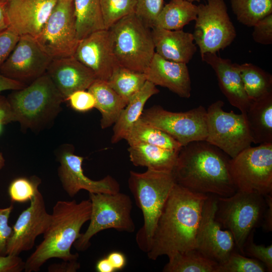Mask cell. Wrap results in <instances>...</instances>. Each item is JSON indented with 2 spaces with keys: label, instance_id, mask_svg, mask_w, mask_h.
Masks as SVG:
<instances>
[{
  "label": "cell",
  "instance_id": "cell-16",
  "mask_svg": "<svg viewBox=\"0 0 272 272\" xmlns=\"http://www.w3.org/2000/svg\"><path fill=\"white\" fill-rule=\"evenodd\" d=\"M217 196L208 194L205 201L196 235L195 249L206 257L220 263L234 250L235 244L231 232L223 229L216 219Z\"/></svg>",
  "mask_w": 272,
  "mask_h": 272
},
{
  "label": "cell",
  "instance_id": "cell-6",
  "mask_svg": "<svg viewBox=\"0 0 272 272\" xmlns=\"http://www.w3.org/2000/svg\"><path fill=\"white\" fill-rule=\"evenodd\" d=\"M216 219L232 234L238 250L244 255V246L250 233L261 224L266 208L264 196L236 190L227 197L217 196Z\"/></svg>",
  "mask_w": 272,
  "mask_h": 272
},
{
  "label": "cell",
  "instance_id": "cell-30",
  "mask_svg": "<svg viewBox=\"0 0 272 272\" xmlns=\"http://www.w3.org/2000/svg\"><path fill=\"white\" fill-rule=\"evenodd\" d=\"M124 139L129 146L145 144L176 151H179L182 147L169 134L140 118L133 125Z\"/></svg>",
  "mask_w": 272,
  "mask_h": 272
},
{
  "label": "cell",
  "instance_id": "cell-47",
  "mask_svg": "<svg viewBox=\"0 0 272 272\" xmlns=\"http://www.w3.org/2000/svg\"><path fill=\"white\" fill-rule=\"evenodd\" d=\"M266 208L263 214L261 225L266 232L272 231V193L264 195Z\"/></svg>",
  "mask_w": 272,
  "mask_h": 272
},
{
  "label": "cell",
  "instance_id": "cell-52",
  "mask_svg": "<svg viewBox=\"0 0 272 272\" xmlns=\"http://www.w3.org/2000/svg\"><path fill=\"white\" fill-rule=\"evenodd\" d=\"M5 164L6 160L4 158L3 154L0 151V170L5 167Z\"/></svg>",
  "mask_w": 272,
  "mask_h": 272
},
{
  "label": "cell",
  "instance_id": "cell-15",
  "mask_svg": "<svg viewBox=\"0 0 272 272\" xmlns=\"http://www.w3.org/2000/svg\"><path fill=\"white\" fill-rule=\"evenodd\" d=\"M74 148L65 145L58 152L59 166L57 174L62 187L70 197L75 196L80 190L89 193H115L120 191L118 181L110 175L99 180H93L86 176L82 168L84 157L74 153Z\"/></svg>",
  "mask_w": 272,
  "mask_h": 272
},
{
  "label": "cell",
  "instance_id": "cell-36",
  "mask_svg": "<svg viewBox=\"0 0 272 272\" xmlns=\"http://www.w3.org/2000/svg\"><path fill=\"white\" fill-rule=\"evenodd\" d=\"M266 269L259 260L248 258L234 250L223 262L218 263L216 272H264Z\"/></svg>",
  "mask_w": 272,
  "mask_h": 272
},
{
  "label": "cell",
  "instance_id": "cell-51",
  "mask_svg": "<svg viewBox=\"0 0 272 272\" xmlns=\"http://www.w3.org/2000/svg\"><path fill=\"white\" fill-rule=\"evenodd\" d=\"M7 0L0 1V31L9 26L6 12Z\"/></svg>",
  "mask_w": 272,
  "mask_h": 272
},
{
  "label": "cell",
  "instance_id": "cell-40",
  "mask_svg": "<svg viewBox=\"0 0 272 272\" xmlns=\"http://www.w3.org/2000/svg\"><path fill=\"white\" fill-rule=\"evenodd\" d=\"M252 27V36L255 42L262 45L272 43V14L259 20Z\"/></svg>",
  "mask_w": 272,
  "mask_h": 272
},
{
  "label": "cell",
  "instance_id": "cell-38",
  "mask_svg": "<svg viewBox=\"0 0 272 272\" xmlns=\"http://www.w3.org/2000/svg\"><path fill=\"white\" fill-rule=\"evenodd\" d=\"M254 230L252 231L244 246V255L256 259L265 266L266 271H272V245H258L254 242Z\"/></svg>",
  "mask_w": 272,
  "mask_h": 272
},
{
  "label": "cell",
  "instance_id": "cell-34",
  "mask_svg": "<svg viewBox=\"0 0 272 272\" xmlns=\"http://www.w3.org/2000/svg\"><path fill=\"white\" fill-rule=\"evenodd\" d=\"M237 20L247 27L272 14V0H230Z\"/></svg>",
  "mask_w": 272,
  "mask_h": 272
},
{
  "label": "cell",
  "instance_id": "cell-44",
  "mask_svg": "<svg viewBox=\"0 0 272 272\" xmlns=\"http://www.w3.org/2000/svg\"><path fill=\"white\" fill-rule=\"evenodd\" d=\"M25 261L17 255L0 256V272H21L24 270Z\"/></svg>",
  "mask_w": 272,
  "mask_h": 272
},
{
  "label": "cell",
  "instance_id": "cell-22",
  "mask_svg": "<svg viewBox=\"0 0 272 272\" xmlns=\"http://www.w3.org/2000/svg\"><path fill=\"white\" fill-rule=\"evenodd\" d=\"M147 80L168 89L180 97L191 96V80L186 63L167 60L156 52L144 72Z\"/></svg>",
  "mask_w": 272,
  "mask_h": 272
},
{
  "label": "cell",
  "instance_id": "cell-43",
  "mask_svg": "<svg viewBox=\"0 0 272 272\" xmlns=\"http://www.w3.org/2000/svg\"><path fill=\"white\" fill-rule=\"evenodd\" d=\"M13 205L0 208V256L7 255V247L12 233V227L8 224Z\"/></svg>",
  "mask_w": 272,
  "mask_h": 272
},
{
  "label": "cell",
  "instance_id": "cell-42",
  "mask_svg": "<svg viewBox=\"0 0 272 272\" xmlns=\"http://www.w3.org/2000/svg\"><path fill=\"white\" fill-rule=\"evenodd\" d=\"M20 37L10 26L0 31V67L14 49Z\"/></svg>",
  "mask_w": 272,
  "mask_h": 272
},
{
  "label": "cell",
  "instance_id": "cell-46",
  "mask_svg": "<svg viewBox=\"0 0 272 272\" xmlns=\"http://www.w3.org/2000/svg\"><path fill=\"white\" fill-rule=\"evenodd\" d=\"M80 263L78 259L62 260L59 263H53L48 267L49 272H76L80 268Z\"/></svg>",
  "mask_w": 272,
  "mask_h": 272
},
{
  "label": "cell",
  "instance_id": "cell-37",
  "mask_svg": "<svg viewBox=\"0 0 272 272\" xmlns=\"http://www.w3.org/2000/svg\"><path fill=\"white\" fill-rule=\"evenodd\" d=\"M41 180L36 176L19 177L10 183L8 193L12 201L23 203L30 201L36 192Z\"/></svg>",
  "mask_w": 272,
  "mask_h": 272
},
{
  "label": "cell",
  "instance_id": "cell-45",
  "mask_svg": "<svg viewBox=\"0 0 272 272\" xmlns=\"http://www.w3.org/2000/svg\"><path fill=\"white\" fill-rule=\"evenodd\" d=\"M15 122L14 115L6 97L0 95V134L4 125Z\"/></svg>",
  "mask_w": 272,
  "mask_h": 272
},
{
  "label": "cell",
  "instance_id": "cell-31",
  "mask_svg": "<svg viewBox=\"0 0 272 272\" xmlns=\"http://www.w3.org/2000/svg\"><path fill=\"white\" fill-rule=\"evenodd\" d=\"M168 257L164 272H216L218 265L196 249L177 252Z\"/></svg>",
  "mask_w": 272,
  "mask_h": 272
},
{
  "label": "cell",
  "instance_id": "cell-26",
  "mask_svg": "<svg viewBox=\"0 0 272 272\" xmlns=\"http://www.w3.org/2000/svg\"><path fill=\"white\" fill-rule=\"evenodd\" d=\"M159 90L146 81L142 88L130 99L114 124L111 142L115 144L124 139L130 129L140 118L146 102Z\"/></svg>",
  "mask_w": 272,
  "mask_h": 272
},
{
  "label": "cell",
  "instance_id": "cell-24",
  "mask_svg": "<svg viewBox=\"0 0 272 272\" xmlns=\"http://www.w3.org/2000/svg\"><path fill=\"white\" fill-rule=\"evenodd\" d=\"M245 116L252 143H272V92L251 100Z\"/></svg>",
  "mask_w": 272,
  "mask_h": 272
},
{
  "label": "cell",
  "instance_id": "cell-7",
  "mask_svg": "<svg viewBox=\"0 0 272 272\" xmlns=\"http://www.w3.org/2000/svg\"><path fill=\"white\" fill-rule=\"evenodd\" d=\"M109 29L117 64L144 73L155 53L151 29L134 13L120 19Z\"/></svg>",
  "mask_w": 272,
  "mask_h": 272
},
{
  "label": "cell",
  "instance_id": "cell-27",
  "mask_svg": "<svg viewBox=\"0 0 272 272\" xmlns=\"http://www.w3.org/2000/svg\"><path fill=\"white\" fill-rule=\"evenodd\" d=\"M87 90L93 95L95 108L101 114V127L105 129L114 124L127 102L106 81L96 79Z\"/></svg>",
  "mask_w": 272,
  "mask_h": 272
},
{
  "label": "cell",
  "instance_id": "cell-10",
  "mask_svg": "<svg viewBox=\"0 0 272 272\" xmlns=\"http://www.w3.org/2000/svg\"><path fill=\"white\" fill-rule=\"evenodd\" d=\"M220 100L207 110L208 135L206 141L233 158L252 143L245 115L223 109Z\"/></svg>",
  "mask_w": 272,
  "mask_h": 272
},
{
  "label": "cell",
  "instance_id": "cell-14",
  "mask_svg": "<svg viewBox=\"0 0 272 272\" xmlns=\"http://www.w3.org/2000/svg\"><path fill=\"white\" fill-rule=\"evenodd\" d=\"M52 59L34 37L21 36L0 73L27 85L46 72Z\"/></svg>",
  "mask_w": 272,
  "mask_h": 272
},
{
  "label": "cell",
  "instance_id": "cell-11",
  "mask_svg": "<svg viewBox=\"0 0 272 272\" xmlns=\"http://www.w3.org/2000/svg\"><path fill=\"white\" fill-rule=\"evenodd\" d=\"M197 7L192 34L200 55L216 53L229 46L236 38V32L224 1L207 0Z\"/></svg>",
  "mask_w": 272,
  "mask_h": 272
},
{
  "label": "cell",
  "instance_id": "cell-1",
  "mask_svg": "<svg viewBox=\"0 0 272 272\" xmlns=\"http://www.w3.org/2000/svg\"><path fill=\"white\" fill-rule=\"evenodd\" d=\"M208 194L195 192L175 183L159 218L148 258L195 249L203 206Z\"/></svg>",
  "mask_w": 272,
  "mask_h": 272
},
{
  "label": "cell",
  "instance_id": "cell-2",
  "mask_svg": "<svg viewBox=\"0 0 272 272\" xmlns=\"http://www.w3.org/2000/svg\"><path fill=\"white\" fill-rule=\"evenodd\" d=\"M231 158L206 141L179 150L172 171L175 183L192 191L227 197L236 191L229 170Z\"/></svg>",
  "mask_w": 272,
  "mask_h": 272
},
{
  "label": "cell",
  "instance_id": "cell-32",
  "mask_svg": "<svg viewBox=\"0 0 272 272\" xmlns=\"http://www.w3.org/2000/svg\"><path fill=\"white\" fill-rule=\"evenodd\" d=\"M245 91L251 100L272 92V76L251 63L239 64Z\"/></svg>",
  "mask_w": 272,
  "mask_h": 272
},
{
  "label": "cell",
  "instance_id": "cell-54",
  "mask_svg": "<svg viewBox=\"0 0 272 272\" xmlns=\"http://www.w3.org/2000/svg\"><path fill=\"white\" fill-rule=\"evenodd\" d=\"M3 1V0H0V1Z\"/></svg>",
  "mask_w": 272,
  "mask_h": 272
},
{
  "label": "cell",
  "instance_id": "cell-18",
  "mask_svg": "<svg viewBox=\"0 0 272 272\" xmlns=\"http://www.w3.org/2000/svg\"><path fill=\"white\" fill-rule=\"evenodd\" d=\"M74 56L89 69L96 79L107 81L118 65L110 30L96 31L79 41Z\"/></svg>",
  "mask_w": 272,
  "mask_h": 272
},
{
  "label": "cell",
  "instance_id": "cell-5",
  "mask_svg": "<svg viewBox=\"0 0 272 272\" xmlns=\"http://www.w3.org/2000/svg\"><path fill=\"white\" fill-rule=\"evenodd\" d=\"M175 183L172 173L147 169L143 173L130 171L128 186L135 202L141 210L143 225L135 240L139 248L147 252L164 206Z\"/></svg>",
  "mask_w": 272,
  "mask_h": 272
},
{
  "label": "cell",
  "instance_id": "cell-28",
  "mask_svg": "<svg viewBox=\"0 0 272 272\" xmlns=\"http://www.w3.org/2000/svg\"><path fill=\"white\" fill-rule=\"evenodd\" d=\"M197 11V6L193 3L185 0H170L164 5L154 27L169 30H181L195 20Z\"/></svg>",
  "mask_w": 272,
  "mask_h": 272
},
{
  "label": "cell",
  "instance_id": "cell-39",
  "mask_svg": "<svg viewBox=\"0 0 272 272\" xmlns=\"http://www.w3.org/2000/svg\"><path fill=\"white\" fill-rule=\"evenodd\" d=\"M163 6L164 0H137L134 14L152 29Z\"/></svg>",
  "mask_w": 272,
  "mask_h": 272
},
{
  "label": "cell",
  "instance_id": "cell-13",
  "mask_svg": "<svg viewBox=\"0 0 272 272\" xmlns=\"http://www.w3.org/2000/svg\"><path fill=\"white\" fill-rule=\"evenodd\" d=\"M140 118L171 136L182 146L205 141L207 135V110L202 105L188 111L174 112L159 105L143 110Z\"/></svg>",
  "mask_w": 272,
  "mask_h": 272
},
{
  "label": "cell",
  "instance_id": "cell-3",
  "mask_svg": "<svg viewBox=\"0 0 272 272\" xmlns=\"http://www.w3.org/2000/svg\"><path fill=\"white\" fill-rule=\"evenodd\" d=\"M91 213L90 200H58L53 207L51 220L43 239L25 261V272L38 271L49 259H78V253L71 252L80 238L81 229L89 221Z\"/></svg>",
  "mask_w": 272,
  "mask_h": 272
},
{
  "label": "cell",
  "instance_id": "cell-12",
  "mask_svg": "<svg viewBox=\"0 0 272 272\" xmlns=\"http://www.w3.org/2000/svg\"><path fill=\"white\" fill-rule=\"evenodd\" d=\"M34 38L52 59L74 56L80 41L74 0H57L41 31Z\"/></svg>",
  "mask_w": 272,
  "mask_h": 272
},
{
  "label": "cell",
  "instance_id": "cell-25",
  "mask_svg": "<svg viewBox=\"0 0 272 272\" xmlns=\"http://www.w3.org/2000/svg\"><path fill=\"white\" fill-rule=\"evenodd\" d=\"M127 150L134 166L167 173H172L179 152L145 144L129 145Z\"/></svg>",
  "mask_w": 272,
  "mask_h": 272
},
{
  "label": "cell",
  "instance_id": "cell-49",
  "mask_svg": "<svg viewBox=\"0 0 272 272\" xmlns=\"http://www.w3.org/2000/svg\"><path fill=\"white\" fill-rule=\"evenodd\" d=\"M106 257L115 271L122 269L126 265V257L121 252L117 251L111 252L108 253Z\"/></svg>",
  "mask_w": 272,
  "mask_h": 272
},
{
  "label": "cell",
  "instance_id": "cell-19",
  "mask_svg": "<svg viewBox=\"0 0 272 272\" xmlns=\"http://www.w3.org/2000/svg\"><path fill=\"white\" fill-rule=\"evenodd\" d=\"M57 0H7L9 26L20 36L36 37L41 31Z\"/></svg>",
  "mask_w": 272,
  "mask_h": 272
},
{
  "label": "cell",
  "instance_id": "cell-20",
  "mask_svg": "<svg viewBox=\"0 0 272 272\" xmlns=\"http://www.w3.org/2000/svg\"><path fill=\"white\" fill-rule=\"evenodd\" d=\"M200 56L215 71L219 88L229 103L245 115L251 100L245 91L239 64L216 53H207Z\"/></svg>",
  "mask_w": 272,
  "mask_h": 272
},
{
  "label": "cell",
  "instance_id": "cell-53",
  "mask_svg": "<svg viewBox=\"0 0 272 272\" xmlns=\"http://www.w3.org/2000/svg\"><path fill=\"white\" fill-rule=\"evenodd\" d=\"M185 1H187L191 2V3H193L194 2H200L201 0H185Z\"/></svg>",
  "mask_w": 272,
  "mask_h": 272
},
{
  "label": "cell",
  "instance_id": "cell-35",
  "mask_svg": "<svg viewBox=\"0 0 272 272\" xmlns=\"http://www.w3.org/2000/svg\"><path fill=\"white\" fill-rule=\"evenodd\" d=\"M105 29L134 13L137 0H100Z\"/></svg>",
  "mask_w": 272,
  "mask_h": 272
},
{
  "label": "cell",
  "instance_id": "cell-41",
  "mask_svg": "<svg viewBox=\"0 0 272 272\" xmlns=\"http://www.w3.org/2000/svg\"><path fill=\"white\" fill-rule=\"evenodd\" d=\"M70 106L74 110L85 112L95 107V100L88 90H79L72 93L67 98Z\"/></svg>",
  "mask_w": 272,
  "mask_h": 272
},
{
  "label": "cell",
  "instance_id": "cell-33",
  "mask_svg": "<svg viewBox=\"0 0 272 272\" xmlns=\"http://www.w3.org/2000/svg\"><path fill=\"white\" fill-rule=\"evenodd\" d=\"M147 81L144 73L117 65L107 80L109 86L128 103Z\"/></svg>",
  "mask_w": 272,
  "mask_h": 272
},
{
  "label": "cell",
  "instance_id": "cell-8",
  "mask_svg": "<svg viewBox=\"0 0 272 272\" xmlns=\"http://www.w3.org/2000/svg\"><path fill=\"white\" fill-rule=\"evenodd\" d=\"M89 193L91 203L90 223L86 231L74 244L80 251L90 246V240L98 232L108 229L132 233L135 225L131 217L132 202L130 196L122 192Z\"/></svg>",
  "mask_w": 272,
  "mask_h": 272
},
{
  "label": "cell",
  "instance_id": "cell-9",
  "mask_svg": "<svg viewBox=\"0 0 272 272\" xmlns=\"http://www.w3.org/2000/svg\"><path fill=\"white\" fill-rule=\"evenodd\" d=\"M236 190L263 196L272 193V143L251 146L230 160Z\"/></svg>",
  "mask_w": 272,
  "mask_h": 272
},
{
  "label": "cell",
  "instance_id": "cell-48",
  "mask_svg": "<svg viewBox=\"0 0 272 272\" xmlns=\"http://www.w3.org/2000/svg\"><path fill=\"white\" fill-rule=\"evenodd\" d=\"M26 85L6 77L0 73V92L15 91L24 88Z\"/></svg>",
  "mask_w": 272,
  "mask_h": 272
},
{
  "label": "cell",
  "instance_id": "cell-50",
  "mask_svg": "<svg viewBox=\"0 0 272 272\" xmlns=\"http://www.w3.org/2000/svg\"><path fill=\"white\" fill-rule=\"evenodd\" d=\"M96 270L98 272H114V268L106 257L99 259L96 263Z\"/></svg>",
  "mask_w": 272,
  "mask_h": 272
},
{
  "label": "cell",
  "instance_id": "cell-4",
  "mask_svg": "<svg viewBox=\"0 0 272 272\" xmlns=\"http://www.w3.org/2000/svg\"><path fill=\"white\" fill-rule=\"evenodd\" d=\"M12 91L7 98L15 122L26 130L39 131L50 125L64 100L46 73L24 88Z\"/></svg>",
  "mask_w": 272,
  "mask_h": 272
},
{
  "label": "cell",
  "instance_id": "cell-21",
  "mask_svg": "<svg viewBox=\"0 0 272 272\" xmlns=\"http://www.w3.org/2000/svg\"><path fill=\"white\" fill-rule=\"evenodd\" d=\"M46 73L64 100L75 91L87 90L96 80L93 73L74 56L52 59Z\"/></svg>",
  "mask_w": 272,
  "mask_h": 272
},
{
  "label": "cell",
  "instance_id": "cell-17",
  "mask_svg": "<svg viewBox=\"0 0 272 272\" xmlns=\"http://www.w3.org/2000/svg\"><path fill=\"white\" fill-rule=\"evenodd\" d=\"M50 220L51 214L47 212L43 196L38 190L12 227L7 254L19 255L32 249L36 238L47 230Z\"/></svg>",
  "mask_w": 272,
  "mask_h": 272
},
{
  "label": "cell",
  "instance_id": "cell-29",
  "mask_svg": "<svg viewBox=\"0 0 272 272\" xmlns=\"http://www.w3.org/2000/svg\"><path fill=\"white\" fill-rule=\"evenodd\" d=\"M76 28L79 40L105 29L100 0H74Z\"/></svg>",
  "mask_w": 272,
  "mask_h": 272
},
{
  "label": "cell",
  "instance_id": "cell-23",
  "mask_svg": "<svg viewBox=\"0 0 272 272\" xmlns=\"http://www.w3.org/2000/svg\"><path fill=\"white\" fill-rule=\"evenodd\" d=\"M155 52L172 61L187 64L197 50L193 34L181 30L151 29Z\"/></svg>",
  "mask_w": 272,
  "mask_h": 272
}]
</instances>
